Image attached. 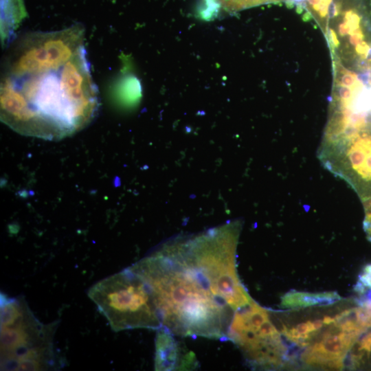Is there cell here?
I'll return each mask as SVG.
<instances>
[{"label": "cell", "mask_w": 371, "mask_h": 371, "mask_svg": "<svg viewBox=\"0 0 371 371\" xmlns=\"http://www.w3.org/2000/svg\"><path fill=\"white\" fill-rule=\"evenodd\" d=\"M240 227L235 221L175 239L131 266L175 335L226 340L234 313L253 300L236 269Z\"/></svg>", "instance_id": "cell-1"}, {"label": "cell", "mask_w": 371, "mask_h": 371, "mask_svg": "<svg viewBox=\"0 0 371 371\" xmlns=\"http://www.w3.org/2000/svg\"><path fill=\"white\" fill-rule=\"evenodd\" d=\"M0 101L1 121L21 135L60 140L83 129L99 109L85 48L57 69L3 75Z\"/></svg>", "instance_id": "cell-2"}, {"label": "cell", "mask_w": 371, "mask_h": 371, "mask_svg": "<svg viewBox=\"0 0 371 371\" xmlns=\"http://www.w3.org/2000/svg\"><path fill=\"white\" fill-rule=\"evenodd\" d=\"M1 370H47L63 361L54 347L57 322L41 323L22 297L1 293Z\"/></svg>", "instance_id": "cell-3"}, {"label": "cell", "mask_w": 371, "mask_h": 371, "mask_svg": "<svg viewBox=\"0 0 371 371\" xmlns=\"http://www.w3.org/2000/svg\"><path fill=\"white\" fill-rule=\"evenodd\" d=\"M88 296L114 331L162 326L151 288L131 267L97 282Z\"/></svg>", "instance_id": "cell-4"}, {"label": "cell", "mask_w": 371, "mask_h": 371, "mask_svg": "<svg viewBox=\"0 0 371 371\" xmlns=\"http://www.w3.org/2000/svg\"><path fill=\"white\" fill-rule=\"evenodd\" d=\"M85 30L74 25L53 32H28L11 46L3 75L19 76L59 68L85 48Z\"/></svg>", "instance_id": "cell-5"}, {"label": "cell", "mask_w": 371, "mask_h": 371, "mask_svg": "<svg viewBox=\"0 0 371 371\" xmlns=\"http://www.w3.org/2000/svg\"><path fill=\"white\" fill-rule=\"evenodd\" d=\"M318 158L326 169L350 186L363 207L371 205V126L323 137Z\"/></svg>", "instance_id": "cell-6"}, {"label": "cell", "mask_w": 371, "mask_h": 371, "mask_svg": "<svg viewBox=\"0 0 371 371\" xmlns=\"http://www.w3.org/2000/svg\"><path fill=\"white\" fill-rule=\"evenodd\" d=\"M360 335L343 330L337 333L327 330L320 341L306 348L302 355V359L308 365L341 370L344 367L348 351Z\"/></svg>", "instance_id": "cell-7"}, {"label": "cell", "mask_w": 371, "mask_h": 371, "mask_svg": "<svg viewBox=\"0 0 371 371\" xmlns=\"http://www.w3.org/2000/svg\"><path fill=\"white\" fill-rule=\"evenodd\" d=\"M161 326L155 337V370L157 371L190 370L198 365L196 355Z\"/></svg>", "instance_id": "cell-8"}, {"label": "cell", "mask_w": 371, "mask_h": 371, "mask_svg": "<svg viewBox=\"0 0 371 371\" xmlns=\"http://www.w3.org/2000/svg\"><path fill=\"white\" fill-rule=\"evenodd\" d=\"M341 300L334 291L308 293L291 290L281 298V306L288 308H300L313 306L330 305Z\"/></svg>", "instance_id": "cell-9"}, {"label": "cell", "mask_w": 371, "mask_h": 371, "mask_svg": "<svg viewBox=\"0 0 371 371\" xmlns=\"http://www.w3.org/2000/svg\"><path fill=\"white\" fill-rule=\"evenodd\" d=\"M365 217L363 221V229L366 234L367 239L371 242V205L364 207Z\"/></svg>", "instance_id": "cell-10"}, {"label": "cell", "mask_w": 371, "mask_h": 371, "mask_svg": "<svg viewBox=\"0 0 371 371\" xmlns=\"http://www.w3.org/2000/svg\"><path fill=\"white\" fill-rule=\"evenodd\" d=\"M359 282L366 287L371 288V264L366 265L359 276Z\"/></svg>", "instance_id": "cell-11"}, {"label": "cell", "mask_w": 371, "mask_h": 371, "mask_svg": "<svg viewBox=\"0 0 371 371\" xmlns=\"http://www.w3.org/2000/svg\"><path fill=\"white\" fill-rule=\"evenodd\" d=\"M363 297L359 301L360 306L371 308V289L366 291L363 294Z\"/></svg>", "instance_id": "cell-12"}, {"label": "cell", "mask_w": 371, "mask_h": 371, "mask_svg": "<svg viewBox=\"0 0 371 371\" xmlns=\"http://www.w3.org/2000/svg\"><path fill=\"white\" fill-rule=\"evenodd\" d=\"M315 331L319 330L324 324L323 320L317 319L313 322Z\"/></svg>", "instance_id": "cell-13"}, {"label": "cell", "mask_w": 371, "mask_h": 371, "mask_svg": "<svg viewBox=\"0 0 371 371\" xmlns=\"http://www.w3.org/2000/svg\"><path fill=\"white\" fill-rule=\"evenodd\" d=\"M323 322L324 324H331L335 323V317L330 316H325L323 319Z\"/></svg>", "instance_id": "cell-14"}]
</instances>
